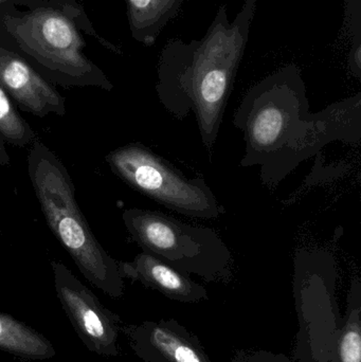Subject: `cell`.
<instances>
[{
    "label": "cell",
    "mask_w": 361,
    "mask_h": 362,
    "mask_svg": "<svg viewBox=\"0 0 361 362\" xmlns=\"http://www.w3.org/2000/svg\"><path fill=\"white\" fill-rule=\"evenodd\" d=\"M233 125L243 134L242 168H260L263 185L275 187L301 163L335 141H361V93L312 112L302 71L288 64L252 85Z\"/></svg>",
    "instance_id": "cell-1"
},
{
    "label": "cell",
    "mask_w": 361,
    "mask_h": 362,
    "mask_svg": "<svg viewBox=\"0 0 361 362\" xmlns=\"http://www.w3.org/2000/svg\"><path fill=\"white\" fill-rule=\"evenodd\" d=\"M258 0H244L232 23L220 6L199 40H170L157 67L156 93L163 107L182 121L194 112L201 142L215 144L225 110L243 61Z\"/></svg>",
    "instance_id": "cell-2"
},
{
    "label": "cell",
    "mask_w": 361,
    "mask_h": 362,
    "mask_svg": "<svg viewBox=\"0 0 361 362\" xmlns=\"http://www.w3.org/2000/svg\"><path fill=\"white\" fill-rule=\"evenodd\" d=\"M28 174L49 228L83 276L110 297H122L118 262L100 245L81 212L69 172L40 140H34L30 150Z\"/></svg>",
    "instance_id": "cell-3"
},
{
    "label": "cell",
    "mask_w": 361,
    "mask_h": 362,
    "mask_svg": "<svg viewBox=\"0 0 361 362\" xmlns=\"http://www.w3.org/2000/svg\"><path fill=\"white\" fill-rule=\"evenodd\" d=\"M122 217L131 238L144 252L175 269L206 281L224 280L230 274V249L212 228L197 227L146 209H126Z\"/></svg>",
    "instance_id": "cell-4"
},
{
    "label": "cell",
    "mask_w": 361,
    "mask_h": 362,
    "mask_svg": "<svg viewBox=\"0 0 361 362\" xmlns=\"http://www.w3.org/2000/svg\"><path fill=\"white\" fill-rule=\"evenodd\" d=\"M105 159L123 182L178 214L199 219L224 214V206L203 177H188L140 142L116 148Z\"/></svg>",
    "instance_id": "cell-5"
},
{
    "label": "cell",
    "mask_w": 361,
    "mask_h": 362,
    "mask_svg": "<svg viewBox=\"0 0 361 362\" xmlns=\"http://www.w3.org/2000/svg\"><path fill=\"white\" fill-rule=\"evenodd\" d=\"M4 25L21 49L47 69L61 74L70 85L102 87L112 85L84 54L74 23L61 13L38 8L23 17L6 15Z\"/></svg>",
    "instance_id": "cell-6"
},
{
    "label": "cell",
    "mask_w": 361,
    "mask_h": 362,
    "mask_svg": "<svg viewBox=\"0 0 361 362\" xmlns=\"http://www.w3.org/2000/svg\"><path fill=\"white\" fill-rule=\"evenodd\" d=\"M51 266L59 303L84 346L100 356H119L120 317L107 310L64 264L54 261Z\"/></svg>",
    "instance_id": "cell-7"
},
{
    "label": "cell",
    "mask_w": 361,
    "mask_h": 362,
    "mask_svg": "<svg viewBox=\"0 0 361 362\" xmlns=\"http://www.w3.org/2000/svg\"><path fill=\"white\" fill-rule=\"evenodd\" d=\"M122 334L146 362H211L201 342L173 320L125 325Z\"/></svg>",
    "instance_id": "cell-8"
},
{
    "label": "cell",
    "mask_w": 361,
    "mask_h": 362,
    "mask_svg": "<svg viewBox=\"0 0 361 362\" xmlns=\"http://www.w3.org/2000/svg\"><path fill=\"white\" fill-rule=\"evenodd\" d=\"M0 87L23 112L40 118L65 115V99L20 57L2 48Z\"/></svg>",
    "instance_id": "cell-9"
},
{
    "label": "cell",
    "mask_w": 361,
    "mask_h": 362,
    "mask_svg": "<svg viewBox=\"0 0 361 362\" xmlns=\"http://www.w3.org/2000/svg\"><path fill=\"white\" fill-rule=\"evenodd\" d=\"M118 266L123 279L138 281L174 301L197 303L209 298L207 289L189 274L144 251L131 262H119Z\"/></svg>",
    "instance_id": "cell-10"
},
{
    "label": "cell",
    "mask_w": 361,
    "mask_h": 362,
    "mask_svg": "<svg viewBox=\"0 0 361 362\" xmlns=\"http://www.w3.org/2000/svg\"><path fill=\"white\" fill-rule=\"evenodd\" d=\"M184 0H126L131 35L144 46L156 42L161 31L175 18Z\"/></svg>",
    "instance_id": "cell-11"
},
{
    "label": "cell",
    "mask_w": 361,
    "mask_h": 362,
    "mask_svg": "<svg viewBox=\"0 0 361 362\" xmlns=\"http://www.w3.org/2000/svg\"><path fill=\"white\" fill-rule=\"evenodd\" d=\"M0 350L31 361L55 356L54 348L44 336L4 313H0Z\"/></svg>",
    "instance_id": "cell-12"
},
{
    "label": "cell",
    "mask_w": 361,
    "mask_h": 362,
    "mask_svg": "<svg viewBox=\"0 0 361 362\" xmlns=\"http://www.w3.org/2000/svg\"><path fill=\"white\" fill-rule=\"evenodd\" d=\"M0 135L16 148H25L36 140L27 121L16 112L6 93L0 87Z\"/></svg>",
    "instance_id": "cell-13"
},
{
    "label": "cell",
    "mask_w": 361,
    "mask_h": 362,
    "mask_svg": "<svg viewBox=\"0 0 361 362\" xmlns=\"http://www.w3.org/2000/svg\"><path fill=\"white\" fill-rule=\"evenodd\" d=\"M345 2V31L350 42L348 68L356 78H361V0Z\"/></svg>",
    "instance_id": "cell-14"
},
{
    "label": "cell",
    "mask_w": 361,
    "mask_h": 362,
    "mask_svg": "<svg viewBox=\"0 0 361 362\" xmlns=\"http://www.w3.org/2000/svg\"><path fill=\"white\" fill-rule=\"evenodd\" d=\"M360 310L350 316L339 341V361L361 362V327Z\"/></svg>",
    "instance_id": "cell-15"
},
{
    "label": "cell",
    "mask_w": 361,
    "mask_h": 362,
    "mask_svg": "<svg viewBox=\"0 0 361 362\" xmlns=\"http://www.w3.org/2000/svg\"><path fill=\"white\" fill-rule=\"evenodd\" d=\"M242 362H286L285 361H280L279 357L273 356V355L256 354L250 356L249 358L245 359Z\"/></svg>",
    "instance_id": "cell-16"
},
{
    "label": "cell",
    "mask_w": 361,
    "mask_h": 362,
    "mask_svg": "<svg viewBox=\"0 0 361 362\" xmlns=\"http://www.w3.org/2000/svg\"><path fill=\"white\" fill-rule=\"evenodd\" d=\"M10 156L6 153V148H4V139L0 135V167H6L10 165Z\"/></svg>",
    "instance_id": "cell-17"
},
{
    "label": "cell",
    "mask_w": 361,
    "mask_h": 362,
    "mask_svg": "<svg viewBox=\"0 0 361 362\" xmlns=\"http://www.w3.org/2000/svg\"><path fill=\"white\" fill-rule=\"evenodd\" d=\"M8 1V0H0V2Z\"/></svg>",
    "instance_id": "cell-18"
},
{
    "label": "cell",
    "mask_w": 361,
    "mask_h": 362,
    "mask_svg": "<svg viewBox=\"0 0 361 362\" xmlns=\"http://www.w3.org/2000/svg\"><path fill=\"white\" fill-rule=\"evenodd\" d=\"M0 231H1V230H0Z\"/></svg>",
    "instance_id": "cell-19"
}]
</instances>
